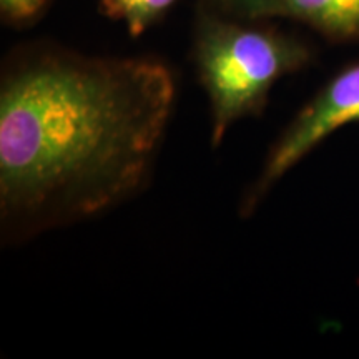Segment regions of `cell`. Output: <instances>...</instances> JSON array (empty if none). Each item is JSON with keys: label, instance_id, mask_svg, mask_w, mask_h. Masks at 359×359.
I'll return each mask as SVG.
<instances>
[{"label": "cell", "instance_id": "obj_1", "mask_svg": "<svg viewBox=\"0 0 359 359\" xmlns=\"http://www.w3.org/2000/svg\"><path fill=\"white\" fill-rule=\"evenodd\" d=\"M175 100L165 65L145 58L42 55L0 90L4 212L85 217L140 187Z\"/></svg>", "mask_w": 359, "mask_h": 359}, {"label": "cell", "instance_id": "obj_2", "mask_svg": "<svg viewBox=\"0 0 359 359\" xmlns=\"http://www.w3.org/2000/svg\"><path fill=\"white\" fill-rule=\"evenodd\" d=\"M195 58L213 109V143L233 122L257 114L283 75L303 69L311 50L302 40L206 17L196 34Z\"/></svg>", "mask_w": 359, "mask_h": 359}, {"label": "cell", "instance_id": "obj_3", "mask_svg": "<svg viewBox=\"0 0 359 359\" xmlns=\"http://www.w3.org/2000/svg\"><path fill=\"white\" fill-rule=\"evenodd\" d=\"M351 122H359V62L346 67L314 95L281 135L246 206L258 203L273 183L291 170L326 137Z\"/></svg>", "mask_w": 359, "mask_h": 359}, {"label": "cell", "instance_id": "obj_4", "mask_svg": "<svg viewBox=\"0 0 359 359\" xmlns=\"http://www.w3.org/2000/svg\"><path fill=\"white\" fill-rule=\"evenodd\" d=\"M246 17H286L303 22L331 40L359 39V0H228Z\"/></svg>", "mask_w": 359, "mask_h": 359}, {"label": "cell", "instance_id": "obj_5", "mask_svg": "<svg viewBox=\"0 0 359 359\" xmlns=\"http://www.w3.org/2000/svg\"><path fill=\"white\" fill-rule=\"evenodd\" d=\"M175 2L177 0H102V11L110 19L122 20L132 35H140Z\"/></svg>", "mask_w": 359, "mask_h": 359}, {"label": "cell", "instance_id": "obj_6", "mask_svg": "<svg viewBox=\"0 0 359 359\" xmlns=\"http://www.w3.org/2000/svg\"><path fill=\"white\" fill-rule=\"evenodd\" d=\"M47 0H0V11L11 22H25L34 19L42 11Z\"/></svg>", "mask_w": 359, "mask_h": 359}, {"label": "cell", "instance_id": "obj_7", "mask_svg": "<svg viewBox=\"0 0 359 359\" xmlns=\"http://www.w3.org/2000/svg\"><path fill=\"white\" fill-rule=\"evenodd\" d=\"M219 2H222V4H224V2H228V0H219Z\"/></svg>", "mask_w": 359, "mask_h": 359}]
</instances>
